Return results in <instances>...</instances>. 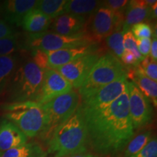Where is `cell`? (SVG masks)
<instances>
[{
	"label": "cell",
	"mask_w": 157,
	"mask_h": 157,
	"mask_svg": "<svg viewBox=\"0 0 157 157\" xmlns=\"http://www.w3.org/2000/svg\"><path fill=\"white\" fill-rule=\"evenodd\" d=\"M52 20L36 8L29 11L22 21L23 29L29 34H38L48 31Z\"/></svg>",
	"instance_id": "cell-19"
},
{
	"label": "cell",
	"mask_w": 157,
	"mask_h": 157,
	"mask_svg": "<svg viewBox=\"0 0 157 157\" xmlns=\"http://www.w3.org/2000/svg\"><path fill=\"white\" fill-rule=\"evenodd\" d=\"M39 1L34 0H9L4 2L1 7L2 15L6 23L20 26L25 15L36 8Z\"/></svg>",
	"instance_id": "cell-14"
},
{
	"label": "cell",
	"mask_w": 157,
	"mask_h": 157,
	"mask_svg": "<svg viewBox=\"0 0 157 157\" xmlns=\"http://www.w3.org/2000/svg\"><path fill=\"white\" fill-rule=\"evenodd\" d=\"M151 138V132L149 130L141 132L132 137L124 149V157H130L136 154L146 146Z\"/></svg>",
	"instance_id": "cell-24"
},
{
	"label": "cell",
	"mask_w": 157,
	"mask_h": 157,
	"mask_svg": "<svg viewBox=\"0 0 157 157\" xmlns=\"http://www.w3.org/2000/svg\"><path fill=\"white\" fill-rule=\"evenodd\" d=\"M93 43L95 42H93L89 34L84 31L77 34L65 36L56 34L53 31H46L38 34H29L25 39L24 47L29 50H41L50 52L66 48H77Z\"/></svg>",
	"instance_id": "cell-7"
},
{
	"label": "cell",
	"mask_w": 157,
	"mask_h": 157,
	"mask_svg": "<svg viewBox=\"0 0 157 157\" xmlns=\"http://www.w3.org/2000/svg\"><path fill=\"white\" fill-rule=\"evenodd\" d=\"M130 157H157V140L153 137L143 149Z\"/></svg>",
	"instance_id": "cell-31"
},
{
	"label": "cell",
	"mask_w": 157,
	"mask_h": 157,
	"mask_svg": "<svg viewBox=\"0 0 157 157\" xmlns=\"http://www.w3.org/2000/svg\"><path fill=\"white\" fill-rule=\"evenodd\" d=\"M66 0H42L39 1L36 8L53 20L64 14V6Z\"/></svg>",
	"instance_id": "cell-23"
},
{
	"label": "cell",
	"mask_w": 157,
	"mask_h": 157,
	"mask_svg": "<svg viewBox=\"0 0 157 157\" xmlns=\"http://www.w3.org/2000/svg\"><path fill=\"white\" fill-rule=\"evenodd\" d=\"M83 115L89 145L98 154L113 156L122 152L134 135L127 87L107 109Z\"/></svg>",
	"instance_id": "cell-1"
},
{
	"label": "cell",
	"mask_w": 157,
	"mask_h": 157,
	"mask_svg": "<svg viewBox=\"0 0 157 157\" xmlns=\"http://www.w3.org/2000/svg\"><path fill=\"white\" fill-rule=\"evenodd\" d=\"M151 55L149 56L154 60H157V39L156 37H153L151 40V44L150 49Z\"/></svg>",
	"instance_id": "cell-35"
},
{
	"label": "cell",
	"mask_w": 157,
	"mask_h": 157,
	"mask_svg": "<svg viewBox=\"0 0 157 157\" xmlns=\"http://www.w3.org/2000/svg\"><path fill=\"white\" fill-rule=\"evenodd\" d=\"M66 157H100L97 155H94L93 154H90V153H83V154H76V155H72V156H66Z\"/></svg>",
	"instance_id": "cell-37"
},
{
	"label": "cell",
	"mask_w": 157,
	"mask_h": 157,
	"mask_svg": "<svg viewBox=\"0 0 157 157\" xmlns=\"http://www.w3.org/2000/svg\"><path fill=\"white\" fill-rule=\"evenodd\" d=\"M73 87L55 69L45 71L44 79L35 102L40 105L71 91Z\"/></svg>",
	"instance_id": "cell-11"
},
{
	"label": "cell",
	"mask_w": 157,
	"mask_h": 157,
	"mask_svg": "<svg viewBox=\"0 0 157 157\" xmlns=\"http://www.w3.org/2000/svg\"><path fill=\"white\" fill-rule=\"evenodd\" d=\"M31 59L33 60V62L41 69L44 71L50 69L48 66V55L45 51L41 50H31Z\"/></svg>",
	"instance_id": "cell-30"
},
{
	"label": "cell",
	"mask_w": 157,
	"mask_h": 157,
	"mask_svg": "<svg viewBox=\"0 0 157 157\" xmlns=\"http://www.w3.org/2000/svg\"><path fill=\"white\" fill-rule=\"evenodd\" d=\"M17 55L0 56V93L5 90L17 68Z\"/></svg>",
	"instance_id": "cell-21"
},
{
	"label": "cell",
	"mask_w": 157,
	"mask_h": 157,
	"mask_svg": "<svg viewBox=\"0 0 157 157\" xmlns=\"http://www.w3.org/2000/svg\"><path fill=\"white\" fill-rule=\"evenodd\" d=\"M120 59L122 61L123 65H126V67H135L140 63L136 57L132 52L127 50L124 51Z\"/></svg>",
	"instance_id": "cell-33"
},
{
	"label": "cell",
	"mask_w": 157,
	"mask_h": 157,
	"mask_svg": "<svg viewBox=\"0 0 157 157\" xmlns=\"http://www.w3.org/2000/svg\"><path fill=\"white\" fill-rule=\"evenodd\" d=\"M151 19V7L145 0L129 1L124 11L122 31L130 29L133 25Z\"/></svg>",
	"instance_id": "cell-17"
},
{
	"label": "cell",
	"mask_w": 157,
	"mask_h": 157,
	"mask_svg": "<svg viewBox=\"0 0 157 157\" xmlns=\"http://www.w3.org/2000/svg\"><path fill=\"white\" fill-rule=\"evenodd\" d=\"M129 113L134 129L142 128L152 120L151 102L132 82L128 81Z\"/></svg>",
	"instance_id": "cell-9"
},
{
	"label": "cell",
	"mask_w": 157,
	"mask_h": 157,
	"mask_svg": "<svg viewBox=\"0 0 157 157\" xmlns=\"http://www.w3.org/2000/svg\"><path fill=\"white\" fill-rule=\"evenodd\" d=\"M48 152L37 143H25L23 146L0 152V157H47Z\"/></svg>",
	"instance_id": "cell-22"
},
{
	"label": "cell",
	"mask_w": 157,
	"mask_h": 157,
	"mask_svg": "<svg viewBox=\"0 0 157 157\" xmlns=\"http://www.w3.org/2000/svg\"><path fill=\"white\" fill-rule=\"evenodd\" d=\"M79 105L80 96L75 90L43 104L42 108L45 117V126L40 137L48 140L54 131L75 112Z\"/></svg>",
	"instance_id": "cell-6"
},
{
	"label": "cell",
	"mask_w": 157,
	"mask_h": 157,
	"mask_svg": "<svg viewBox=\"0 0 157 157\" xmlns=\"http://www.w3.org/2000/svg\"><path fill=\"white\" fill-rule=\"evenodd\" d=\"M86 21L83 17L64 13L52 20L50 27L56 34L71 36L84 31Z\"/></svg>",
	"instance_id": "cell-16"
},
{
	"label": "cell",
	"mask_w": 157,
	"mask_h": 157,
	"mask_svg": "<svg viewBox=\"0 0 157 157\" xmlns=\"http://www.w3.org/2000/svg\"><path fill=\"white\" fill-rule=\"evenodd\" d=\"M6 119L21 129L27 137L42 135L45 126V117L42 105L35 101L10 103L2 106Z\"/></svg>",
	"instance_id": "cell-3"
},
{
	"label": "cell",
	"mask_w": 157,
	"mask_h": 157,
	"mask_svg": "<svg viewBox=\"0 0 157 157\" xmlns=\"http://www.w3.org/2000/svg\"><path fill=\"white\" fill-rule=\"evenodd\" d=\"M139 69L153 81H157V63L150 56L144 58L137 65Z\"/></svg>",
	"instance_id": "cell-27"
},
{
	"label": "cell",
	"mask_w": 157,
	"mask_h": 157,
	"mask_svg": "<svg viewBox=\"0 0 157 157\" xmlns=\"http://www.w3.org/2000/svg\"><path fill=\"white\" fill-rule=\"evenodd\" d=\"M157 17V2L151 7V19H156Z\"/></svg>",
	"instance_id": "cell-36"
},
{
	"label": "cell",
	"mask_w": 157,
	"mask_h": 157,
	"mask_svg": "<svg viewBox=\"0 0 157 157\" xmlns=\"http://www.w3.org/2000/svg\"><path fill=\"white\" fill-rule=\"evenodd\" d=\"M101 50L99 48L97 43H93L84 46H80L77 48H66L56 51L46 52L48 55V66L50 69L64 66L68 63L73 61L80 57L92 52H98Z\"/></svg>",
	"instance_id": "cell-13"
},
{
	"label": "cell",
	"mask_w": 157,
	"mask_h": 157,
	"mask_svg": "<svg viewBox=\"0 0 157 157\" xmlns=\"http://www.w3.org/2000/svg\"><path fill=\"white\" fill-rule=\"evenodd\" d=\"M127 83V76H121L105 87L82 97L80 105L82 112L87 114L107 109L124 92Z\"/></svg>",
	"instance_id": "cell-8"
},
{
	"label": "cell",
	"mask_w": 157,
	"mask_h": 157,
	"mask_svg": "<svg viewBox=\"0 0 157 157\" xmlns=\"http://www.w3.org/2000/svg\"><path fill=\"white\" fill-rule=\"evenodd\" d=\"M156 2H157V1H156V0H146V3L147 4V5L150 7Z\"/></svg>",
	"instance_id": "cell-38"
},
{
	"label": "cell",
	"mask_w": 157,
	"mask_h": 157,
	"mask_svg": "<svg viewBox=\"0 0 157 157\" xmlns=\"http://www.w3.org/2000/svg\"><path fill=\"white\" fill-rule=\"evenodd\" d=\"M28 137L16 125L7 119L0 123V152L23 146L27 143Z\"/></svg>",
	"instance_id": "cell-15"
},
{
	"label": "cell",
	"mask_w": 157,
	"mask_h": 157,
	"mask_svg": "<svg viewBox=\"0 0 157 157\" xmlns=\"http://www.w3.org/2000/svg\"><path fill=\"white\" fill-rule=\"evenodd\" d=\"M45 71L28 59L15 71L10 80V103L34 101L44 79Z\"/></svg>",
	"instance_id": "cell-4"
},
{
	"label": "cell",
	"mask_w": 157,
	"mask_h": 157,
	"mask_svg": "<svg viewBox=\"0 0 157 157\" xmlns=\"http://www.w3.org/2000/svg\"><path fill=\"white\" fill-rule=\"evenodd\" d=\"M137 49L143 58H146L150 53L151 44V39L149 38L144 39H136Z\"/></svg>",
	"instance_id": "cell-32"
},
{
	"label": "cell",
	"mask_w": 157,
	"mask_h": 157,
	"mask_svg": "<svg viewBox=\"0 0 157 157\" xmlns=\"http://www.w3.org/2000/svg\"><path fill=\"white\" fill-rule=\"evenodd\" d=\"M102 56V51L92 52L56 68L75 89H79L87 77L92 68Z\"/></svg>",
	"instance_id": "cell-10"
},
{
	"label": "cell",
	"mask_w": 157,
	"mask_h": 157,
	"mask_svg": "<svg viewBox=\"0 0 157 157\" xmlns=\"http://www.w3.org/2000/svg\"><path fill=\"white\" fill-rule=\"evenodd\" d=\"M21 48L16 34L0 39V56L15 54Z\"/></svg>",
	"instance_id": "cell-26"
},
{
	"label": "cell",
	"mask_w": 157,
	"mask_h": 157,
	"mask_svg": "<svg viewBox=\"0 0 157 157\" xmlns=\"http://www.w3.org/2000/svg\"><path fill=\"white\" fill-rule=\"evenodd\" d=\"M90 18L89 35L94 42H102L116 30L115 15L102 2Z\"/></svg>",
	"instance_id": "cell-12"
},
{
	"label": "cell",
	"mask_w": 157,
	"mask_h": 157,
	"mask_svg": "<svg viewBox=\"0 0 157 157\" xmlns=\"http://www.w3.org/2000/svg\"><path fill=\"white\" fill-rule=\"evenodd\" d=\"M130 31L136 39L144 38L151 39L153 36L152 28L148 23H140L133 25L130 28Z\"/></svg>",
	"instance_id": "cell-29"
},
{
	"label": "cell",
	"mask_w": 157,
	"mask_h": 157,
	"mask_svg": "<svg viewBox=\"0 0 157 157\" xmlns=\"http://www.w3.org/2000/svg\"><path fill=\"white\" fill-rule=\"evenodd\" d=\"M101 4L95 0H68L64 6V12L67 14L90 17Z\"/></svg>",
	"instance_id": "cell-20"
},
{
	"label": "cell",
	"mask_w": 157,
	"mask_h": 157,
	"mask_svg": "<svg viewBox=\"0 0 157 157\" xmlns=\"http://www.w3.org/2000/svg\"><path fill=\"white\" fill-rule=\"evenodd\" d=\"M124 76H127L126 66L111 52H106L100 57L92 68L78 89V95L81 98L89 95Z\"/></svg>",
	"instance_id": "cell-5"
},
{
	"label": "cell",
	"mask_w": 157,
	"mask_h": 157,
	"mask_svg": "<svg viewBox=\"0 0 157 157\" xmlns=\"http://www.w3.org/2000/svg\"><path fill=\"white\" fill-rule=\"evenodd\" d=\"M127 78L131 79L139 90L152 102L154 107L157 105V83L145 75L138 66L127 67Z\"/></svg>",
	"instance_id": "cell-18"
},
{
	"label": "cell",
	"mask_w": 157,
	"mask_h": 157,
	"mask_svg": "<svg viewBox=\"0 0 157 157\" xmlns=\"http://www.w3.org/2000/svg\"><path fill=\"white\" fill-rule=\"evenodd\" d=\"M123 45L124 50L132 52L136 57L139 62H140L144 58L139 52L137 46L136 39L133 36L130 29L123 31Z\"/></svg>",
	"instance_id": "cell-28"
},
{
	"label": "cell",
	"mask_w": 157,
	"mask_h": 157,
	"mask_svg": "<svg viewBox=\"0 0 157 157\" xmlns=\"http://www.w3.org/2000/svg\"><path fill=\"white\" fill-rule=\"evenodd\" d=\"M15 34V31L8 23L0 19V39L6 38Z\"/></svg>",
	"instance_id": "cell-34"
},
{
	"label": "cell",
	"mask_w": 157,
	"mask_h": 157,
	"mask_svg": "<svg viewBox=\"0 0 157 157\" xmlns=\"http://www.w3.org/2000/svg\"><path fill=\"white\" fill-rule=\"evenodd\" d=\"M105 42L108 48L111 51V53L119 60L124 51L123 45V31H114L105 39Z\"/></svg>",
	"instance_id": "cell-25"
},
{
	"label": "cell",
	"mask_w": 157,
	"mask_h": 157,
	"mask_svg": "<svg viewBox=\"0 0 157 157\" xmlns=\"http://www.w3.org/2000/svg\"><path fill=\"white\" fill-rule=\"evenodd\" d=\"M47 143L48 153L54 154V157H66L87 152L89 139L81 105L54 131Z\"/></svg>",
	"instance_id": "cell-2"
}]
</instances>
